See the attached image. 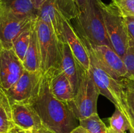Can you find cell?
<instances>
[{
  "instance_id": "cell-17",
  "label": "cell",
  "mask_w": 134,
  "mask_h": 133,
  "mask_svg": "<svg viewBox=\"0 0 134 133\" xmlns=\"http://www.w3.org/2000/svg\"><path fill=\"white\" fill-rule=\"evenodd\" d=\"M60 68L66 75L75 93L78 82V63L66 42L62 43Z\"/></svg>"
},
{
  "instance_id": "cell-28",
  "label": "cell",
  "mask_w": 134,
  "mask_h": 133,
  "mask_svg": "<svg viewBox=\"0 0 134 133\" xmlns=\"http://www.w3.org/2000/svg\"><path fill=\"white\" fill-rule=\"evenodd\" d=\"M33 132L34 133H55L54 132L47 129V128H45L44 126H43V127H41V129H39V130Z\"/></svg>"
},
{
  "instance_id": "cell-10",
  "label": "cell",
  "mask_w": 134,
  "mask_h": 133,
  "mask_svg": "<svg viewBox=\"0 0 134 133\" xmlns=\"http://www.w3.org/2000/svg\"><path fill=\"white\" fill-rule=\"evenodd\" d=\"M23 62L13 48H2L0 52V86L5 91L10 89L24 72Z\"/></svg>"
},
{
  "instance_id": "cell-33",
  "label": "cell",
  "mask_w": 134,
  "mask_h": 133,
  "mask_svg": "<svg viewBox=\"0 0 134 133\" xmlns=\"http://www.w3.org/2000/svg\"><path fill=\"white\" fill-rule=\"evenodd\" d=\"M108 133H114V132H111V130H109V129H108Z\"/></svg>"
},
{
  "instance_id": "cell-4",
  "label": "cell",
  "mask_w": 134,
  "mask_h": 133,
  "mask_svg": "<svg viewBox=\"0 0 134 133\" xmlns=\"http://www.w3.org/2000/svg\"><path fill=\"white\" fill-rule=\"evenodd\" d=\"M80 11L74 0H47L38 10L37 18L51 27L64 43V23L77 18Z\"/></svg>"
},
{
  "instance_id": "cell-23",
  "label": "cell",
  "mask_w": 134,
  "mask_h": 133,
  "mask_svg": "<svg viewBox=\"0 0 134 133\" xmlns=\"http://www.w3.org/2000/svg\"><path fill=\"white\" fill-rule=\"evenodd\" d=\"M124 17L134 16V0H111Z\"/></svg>"
},
{
  "instance_id": "cell-16",
  "label": "cell",
  "mask_w": 134,
  "mask_h": 133,
  "mask_svg": "<svg viewBox=\"0 0 134 133\" xmlns=\"http://www.w3.org/2000/svg\"><path fill=\"white\" fill-rule=\"evenodd\" d=\"M35 22H34L28 49L26 52L23 65L25 70L30 72L41 71V57Z\"/></svg>"
},
{
  "instance_id": "cell-2",
  "label": "cell",
  "mask_w": 134,
  "mask_h": 133,
  "mask_svg": "<svg viewBox=\"0 0 134 133\" xmlns=\"http://www.w3.org/2000/svg\"><path fill=\"white\" fill-rule=\"evenodd\" d=\"M102 5L101 0H88L86 8L75 18V30L92 44L112 48L105 26Z\"/></svg>"
},
{
  "instance_id": "cell-11",
  "label": "cell",
  "mask_w": 134,
  "mask_h": 133,
  "mask_svg": "<svg viewBox=\"0 0 134 133\" xmlns=\"http://www.w3.org/2000/svg\"><path fill=\"white\" fill-rule=\"evenodd\" d=\"M32 21L19 18L0 5V41L3 48H13L14 38Z\"/></svg>"
},
{
  "instance_id": "cell-13",
  "label": "cell",
  "mask_w": 134,
  "mask_h": 133,
  "mask_svg": "<svg viewBox=\"0 0 134 133\" xmlns=\"http://www.w3.org/2000/svg\"><path fill=\"white\" fill-rule=\"evenodd\" d=\"M49 89L52 95L59 100L69 103L75 96L70 81L61 68L52 69L47 74Z\"/></svg>"
},
{
  "instance_id": "cell-22",
  "label": "cell",
  "mask_w": 134,
  "mask_h": 133,
  "mask_svg": "<svg viewBox=\"0 0 134 133\" xmlns=\"http://www.w3.org/2000/svg\"><path fill=\"white\" fill-rule=\"evenodd\" d=\"M123 61L128 71L126 77H134V40L131 37Z\"/></svg>"
},
{
  "instance_id": "cell-6",
  "label": "cell",
  "mask_w": 134,
  "mask_h": 133,
  "mask_svg": "<svg viewBox=\"0 0 134 133\" xmlns=\"http://www.w3.org/2000/svg\"><path fill=\"white\" fill-rule=\"evenodd\" d=\"M102 13L111 46L123 59L128 49L130 40L124 17L112 3L109 5L103 3Z\"/></svg>"
},
{
  "instance_id": "cell-18",
  "label": "cell",
  "mask_w": 134,
  "mask_h": 133,
  "mask_svg": "<svg viewBox=\"0 0 134 133\" xmlns=\"http://www.w3.org/2000/svg\"><path fill=\"white\" fill-rule=\"evenodd\" d=\"M120 83L124 100V110L122 113L130 125V129L134 130V77L121 78Z\"/></svg>"
},
{
  "instance_id": "cell-25",
  "label": "cell",
  "mask_w": 134,
  "mask_h": 133,
  "mask_svg": "<svg viewBox=\"0 0 134 133\" xmlns=\"http://www.w3.org/2000/svg\"><path fill=\"white\" fill-rule=\"evenodd\" d=\"M75 2L77 4L79 11H82L86 8L88 3V0H74Z\"/></svg>"
},
{
  "instance_id": "cell-3",
  "label": "cell",
  "mask_w": 134,
  "mask_h": 133,
  "mask_svg": "<svg viewBox=\"0 0 134 133\" xmlns=\"http://www.w3.org/2000/svg\"><path fill=\"white\" fill-rule=\"evenodd\" d=\"M99 94L90 71L78 63L77 90L73 99L68 104L79 121L98 113L97 102Z\"/></svg>"
},
{
  "instance_id": "cell-8",
  "label": "cell",
  "mask_w": 134,
  "mask_h": 133,
  "mask_svg": "<svg viewBox=\"0 0 134 133\" xmlns=\"http://www.w3.org/2000/svg\"><path fill=\"white\" fill-rule=\"evenodd\" d=\"M87 50L90 57L89 71L99 89V93L111 100L115 107L119 108L123 112L124 110V100L120 79H115L108 74L101 66L92 53L88 49Z\"/></svg>"
},
{
  "instance_id": "cell-24",
  "label": "cell",
  "mask_w": 134,
  "mask_h": 133,
  "mask_svg": "<svg viewBox=\"0 0 134 133\" xmlns=\"http://www.w3.org/2000/svg\"><path fill=\"white\" fill-rule=\"evenodd\" d=\"M128 35L134 40V16L124 17Z\"/></svg>"
},
{
  "instance_id": "cell-9",
  "label": "cell",
  "mask_w": 134,
  "mask_h": 133,
  "mask_svg": "<svg viewBox=\"0 0 134 133\" xmlns=\"http://www.w3.org/2000/svg\"><path fill=\"white\" fill-rule=\"evenodd\" d=\"M76 31V30H75ZM86 48L91 52L102 68L116 80L126 77V67L123 59L107 45H97L90 43L86 38L77 33Z\"/></svg>"
},
{
  "instance_id": "cell-31",
  "label": "cell",
  "mask_w": 134,
  "mask_h": 133,
  "mask_svg": "<svg viewBox=\"0 0 134 133\" xmlns=\"http://www.w3.org/2000/svg\"><path fill=\"white\" fill-rule=\"evenodd\" d=\"M2 48H3V46H2V44H1V41H0V52H1V49H2Z\"/></svg>"
},
{
  "instance_id": "cell-27",
  "label": "cell",
  "mask_w": 134,
  "mask_h": 133,
  "mask_svg": "<svg viewBox=\"0 0 134 133\" xmlns=\"http://www.w3.org/2000/svg\"><path fill=\"white\" fill-rule=\"evenodd\" d=\"M70 133H88V132L82 126H81V125H79L75 129H73Z\"/></svg>"
},
{
  "instance_id": "cell-26",
  "label": "cell",
  "mask_w": 134,
  "mask_h": 133,
  "mask_svg": "<svg viewBox=\"0 0 134 133\" xmlns=\"http://www.w3.org/2000/svg\"><path fill=\"white\" fill-rule=\"evenodd\" d=\"M31 2L33 3V4H34L35 9L37 10H39V9H40L41 5H43L47 0H31Z\"/></svg>"
},
{
  "instance_id": "cell-1",
  "label": "cell",
  "mask_w": 134,
  "mask_h": 133,
  "mask_svg": "<svg viewBox=\"0 0 134 133\" xmlns=\"http://www.w3.org/2000/svg\"><path fill=\"white\" fill-rule=\"evenodd\" d=\"M33 106L43 126L55 133H70L79 125L68 103L59 100L51 92L46 75L43 76L40 93Z\"/></svg>"
},
{
  "instance_id": "cell-5",
  "label": "cell",
  "mask_w": 134,
  "mask_h": 133,
  "mask_svg": "<svg viewBox=\"0 0 134 133\" xmlns=\"http://www.w3.org/2000/svg\"><path fill=\"white\" fill-rule=\"evenodd\" d=\"M36 30L41 57V72L43 75L52 69L60 68L62 43L49 26L37 18Z\"/></svg>"
},
{
  "instance_id": "cell-14",
  "label": "cell",
  "mask_w": 134,
  "mask_h": 133,
  "mask_svg": "<svg viewBox=\"0 0 134 133\" xmlns=\"http://www.w3.org/2000/svg\"><path fill=\"white\" fill-rule=\"evenodd\" d=\"M64 36L65 41L69 46L73 56L79 64L85 70L90 69V57L88 52L79 35L77 34L70 22L64 23Z\"/></svg>"
},
{
  "instance_id": "cell-20",
  "label": "cell",
  "mask_w": 134,
  "mask_h": 133,
  "mask_svg": "<svg viewBox=\"0 0 134 133\" xmlns=\"http://www.w3.org/2000/svg\"><path fill=\"white\" fill-rule=\"evenodd\" d=\"M79 125L82 126L88 133H108V128L101 119L98 113L79 120Z\"/></svg>"
},
{
  "instance_id": "cell-32",
  "label": "cell",
  "mask_w": 134,
  "mask_h": 133,
  "mask_svg": "<svg viewBox=\"0 0 134 133\" xmlns=\"http://www.w3.org/2000/svg\"><path fill=\"white\" fill-rule=\"evenodd\" d=\"M130 133H134V130L133 129H130Z\"/></svg>"
},
{
  "instance_id": "cell-30",
  "label": "cell",
  "mask_w": 134,
  "mask_h": 133,
  "mask_svg": "<svg viewBox=\"0 0 134 133\" xmlns=\"http://www.w3.org/2000/svg\"><path fill=\"white\" fill-rule=\"evenodd\" d=\"M24 131H25V133H34L33 132L30 131V130H24Z\"/></svg>"
},
{
  "instance_id": "cell-19",
  "label": "cell",
  "mask_w": 134,
  "mask_h": 133,
  "mask_svg": "<svg viewBox=\"0 0 134 133\" xmlns=\"http://www.w3.org/2000/svg\"><path fill=\"white\" fill-rule=\"evenodd\" d=\"M35 20L30 22L13 40V48L16 54L23 62L30 43L33 26Z\"/></svg>"
},
{
  "instance_id": "cell-15",
  "label": "cell",
  "mask_w": 134,
  "mask_h": 133,
  "mask_svg": "<svg viewBox=\"0 0 134 133\" xmlns=\"http://www.w3.org/2000/svg\"><path fill=\"white\" fill-rule=\"evenodd\" d=\"M0 5L19 18L33 20L37 18L38 10L31 0H0Z\"/></svg>"
},
{
  "instance_id": "cell-29",
  "label": "cell",
  "mask_w": 134,
  "mask_h": 133,
  "mask_svg": "<svg viewBox=\"0 0 134 133\" xmlns=\"http://www.w3.org/2000/svg\"><path fill=\"white\" fill-rule=\"evenodd\" d=\"M9 133H25V131L15 126L14 128L11 129V130H10Z\"/></svg>"
},
{
  "instance_id": "cell-21",
  "label": "cell",
  "mask_w": 134,
  "mask_h": 133,
  "mask_svg": "<svg viewBox=\"0 0 134 133\" xmlns=\"http://www.w3.org/2000/svg\"><path fill=\"white\" fill-rule=\"evenodd\" d=\"M109 130L114 133H126L130 130V125L124 113L119 108L115 109V112L109 119Z\"/></svg>"
},
{
  "instance_id": "cell-12",
  "label": "cell",
  "mask_w": 134,
  "mask_h": 133,
  "mask_svg": "<svg viewBox=\"0 0 134 133\" xmlns=\"http://www.w3.org/2000/svg\"><path fill=\"white\" fill-rule=\"evenodd\" d=\"M11 110L14 126L22 130L34 132L43 126L39 114L32 105L13 104Z\"/></svg>"
},
{
  "instance_id": "cell-7",
  "label": "cell",
  "mask_w": 134,
  "mask_h": 133,
  "mask_svg": "<svg viewBox=\"0 0 134 133\" xmlns=\"http://www.w3.org/2000/svg\"><path fill=\"white\" fill-rule=\"evenodd\" d=\"M43 76L41 71L30 72L25 70L19 80L6 91L11 105H34L40 93Z\"/></svg>"
}]
</instances>
